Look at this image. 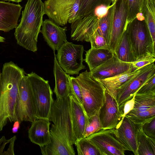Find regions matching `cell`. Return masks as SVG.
Returning <instances> with one entry per match:
<instances>
[{"instance_id":"32","label":"cell","mask_w":155,"mask_h":155,"mask_svg":"<svg viewBox=\"0 0 155 155\" xmlns=\"http://www.w3.org/2000/svg\"><path fill=\"white\" fill-rule=\"evenodd\" d=\"M125 116L129 117L137 127H140L145 122L155 117V107L146 111Z\"/></svg>"},{"instance_id":"21","label":"cell","mask_w":155,"mask_h":155,"mask_svg":"<svg viewBox=\"0 0 155 155\" xmlns=\"http://www.w3.org/2000/svg\"><path fill=\"white\" fill-rule=\"evenodd\" d=\"M69 95L71 98V112L73 129L77 140L84 137L86 114L82 106L72 96Z\"/></svg>"},{"instance_id":"22","label":"cell","mask_w":155,"mask_h":155,"mask_svg":"<svg viewBox=\"0 0 155 155\" xmlns=\"http://www.w3.org/2000/svg\"><path fill=\"white\" fill-rule=\"evenodd\" d=\"M114 53L109 48H91L86 51L84 59L90 71L111 58Z\"/></svg>"},{"instance_id":"20","label":"cell","mask_w":155,"mask_h":155,"mask_svg":"<svg viewBox=\"0 0 155 155\" xmlns=\"http://www.w3.org/2000/svg\"><path fill=\"white\" fill-rule=\"evenodd\" d=\"M53 73L55 80V86L53 92L56 98L67 97L70 94V75L66 73L60 66L56 58L55 51Z\"/></svg>"},{"instance_id":"11","label":"cell","mask_w":155,"mask_h":155,"mask_svg":"<svg viewBox=\"0 0 155 155\" xmlns=\"http://www.w3.org/2000/svg\"><path fill=\"white\" fill-rule=\"evenodd\" d=\"M127 0H117L114 5L111 38L109 48L114 53L127 26Z\"/></svg>"},{"instance_id":"48","label":"cell","mask_w":155,"mask_h":155,"mask_svg":"<svg viewBox=\"0 0 155 155\" xmlns=\"http://www.w3.org/2000/svg\"><path fill=\"white\" fill-rule=\"evenodd\" d=\"M5 41V38L4 37L0 36V42H4Z\"/></svg>"},{"instance_id":"50","label":"cell","mask_w":155,"mask_h":155,"mask_svg":"<svg viewBox=\"0 0 155 155\" xmlns=\"http://www.w3.org/2000/svg\"><path fill=\"white\" fill-rule=\"evenodd\" d=\"M117 0H111V4H114L115 3Z\"/></svg>"},{"instance_id":"23","label":"cell","mask_w":155,"mask_h":155,"mask_svg":"<svg viewBox=\"0 0 155 155\" xmlns=\"http://www.w3.org/2000/svg\"><path fill=\"white\" fill-rule=\"evenodd\" d=\"M139 70L134 71L131 69L113 77L98 80L101 82L107 91L116 99L119 87L136 74Z\"/></svg>"},{"instance_id":"2","label":"cell","mask_w":155,"mask_h":155,"mask_svg":"<svg viewBox=\"0 0 155 155\" xmlns=\"http://www.w3.org/2000/svg\"><path fill=\"white\" fill-rule=\"evenodd\" d=\"M45 14L44 4L42 0H28L14 33L18 45L33 52L37 51L38 36Z\"/></svg>"},{"instance_id":"41","label":"cell","mask_w":155,"mask_h":155,"mask_svg":"<svg viewBox=\"0 0 155 155\" xmlns=\"http://www.w3.org/2000/svg\"><path fill=\"white\" fill-rule=\"evenodd\" d=\"M80 0H76L70 10L68 17V22L71 23L74 20L79 11Z\"/></svg>"},{"instance_id":"30","label":"cell","mask_w":155,"mask_h":155,"mask_svg":"<svg viewBox=\"0 0 155 155\" xmlns=\"http://www.w3.org/2000/svg\"><path fill=\"white\" fill-rule=\"evenodd\" d=\"M137 139L138 155H155L146 136L140 127H137Z\"/></svg>"},{"instance_id":"5","label":"cell","mask_w":155,"mask_h":155,"mask_svg":"<svg viewBox=\"0 0 155 155\" xmlns=\"http://www.w3.org/2000/svg\"><path fill=\"white\" fill-rule=\"evenodd\" d=\"M27 75L31 88L35 117L37 119H48L54 100L48 81L33 72Z\"/></svg>"},{"instance_id":"12","label":"cell","mask_w":155,"mask_h":155,"mask_svg":"<svg viewBox=\"0 0 155 155\" xmlns=\"http://www.w3.org/2000/svg\"><path fill=\"white\" fill-rule=\"evenodd\" d=\"M99 19L94 13L75 20L71 23V39L89 42L91 37L98 29Z\"/></svg>"},{"instance_id":"27","label":"cell","mask_w":155,"mask_h":155,"mask_svg":"<svg viewBox=\"0 0 155 155\" xmlns=\"http://www.w3.org/2000/svg\"><path fill=\"white\" fill-rule=\"evenodd\" d=\"M111 5V0H80L79 9L74 20L94 13L99 6H110Z\"/></svg>"},{"instance_id":"26","label":"cell","mask_w":155,"mask_h":155,"mask_svg":"<svg viewBox=\"0 0 155 155\" xmlns=\"http://www.w3.org/2000/svg\"><path fill=\"white\" fill-rule=\"evenodd\" d=\"M142 13L155 45V0H144Z\"/></svg>"},{"instance_id":"25","label":"cell","mask_w":155,"mask_h":155,"mask_svg":"<svg viewBox=\"0 0 155 155\" xmlns=\"http://www.w3.org/2000/svg\"><path fill=\"white\" fill-rule=\"evenodd\" d=\"M114 54L119 60L123 62L130 63L136 60V58L126 30Z\"/></svg>"},{"instance_id":"29","label":"cell","mask_w":155,"mask_h":155,"mask_svg":"<svg viewBox=\"0 0 155 155\" xmlns=\"http://www.w3.org/2000/svg\"><path fill=\"white\" fill-rule=\"evenodd\" d=\"M74 144L78 155H102L99 149L86 137L77 140Z\"/></svg>"},{"instance_id":"4","label":"cell","mask_w":155,"mask_h":155,"mask_svg":"<svg viewBox=\"0 0 155 155\" xmlns=\"http://www.w3.org/2000/svg\"><path fill=\"white\" fill-rule=\"evenodd\" d=\"M75 78L81 88L83 108L86 115L89 117L97 113L103 105L106 88L87 70Z\"/></svg>"},{"instance_id":"44","label":"cell","mask_w":155,"mask_h":155,"mask_svg":"<svg viewBox=\"0 0 155 155\" xmlns=\"http://www.w3.org/2000/svg\"><path fill=\"white\" fill-rule=\"evenodd\" d=\"M20 123L18 121L14 122L13 127L12 129V132L13 133H17L20 127Z\"/></svg>"},{"instance_id":"7","label":"cell","mask_w":155,"mask_h":155,"mask_svg":"<svg viewBox=\"0 0 155 155\" xmlns=\"http://www.w3.org/2000/svg\"><path fill=\"white\" fill-rule=\"evenodd\" d=\"M84 51L83 45H75L67 41L57 51L56 58L60 66L66 73L78 75L80 71L86 68L83 64Z\"/></svg>"},{"instance_id":"14","label":"cell","mask_w":155,"mask_h":155,"mask_svg":"<svg viewBox=\"0 0 155 155\" xmlns=\"http://www.w3.org/2000/svg\"><path fill=\"white\" fill-rule=\"evenodd\" d=\"M137 127L128 117L125 116L121 123L113 129L117 140L126 150L138 155L137 134Z\"/></svg>"},{"instance_id":"38","label":"cell","mask_w":155,"mask_h":155,"mask_svg":"<svg viewBox=\"0 0 155 155\" xmlns=\"http://www.w3.org/2000/svg\"><path fill=\"white\" fill-rule=\"evenodd\" d=\"M140 127L146 136L155 138V117L145 122Z\"/></svg>"},{"instance_id":"15","label":"cell","mask_w":155,"mask_h":155,"mask_svg":"<svg viewBox=\"0 0 155 155\" xmlns=\"http://www.w3.org/2000/svg\"><path fill=\"white\" fill-rule=\"evenodd\" d=\"M76 0H46L45 14L58 25L63 26L68 23L69 13Z\"/></svg>"},{"instance_id":"19","label":"cell","mask_w":155,"mask_h":155,"mask_svg":"<svg viewBox=\"0 0 155 155\" xmlns=\"http://www.w3.org/2000/svg\"><path fill=\"white\" fill-rule=\"evenodd\" d=\"M28 136L33 143L43 147L51 142L50 121L47 119H37L31 122Z\"/></svg>"},{"instance_id":"36","label":"cell","mask_w":155,"mask_h":155,"mask_svg":"<svg viewBox=\"0 0 155 155\" xmlns=\"http://www.w3.org/2000/svg\"><path fill=\"white\" fill-rule=\"evenodd\" d=\"M91 48H109L105 38L96 31L91 37L90 41Z\"/></svg>"},{"instance_id":"3","label":"cell","mask_w":155,"mask_h":155,"mask_svg":"<svg viewBox=\"0 0 155 155\" xmlns=\"http://www.w3.org/2000/svg\"><path fill=\"white\" fill-rule=\"evenodd\" d=\"M48 120L53 123L50 129L51 142L73 146L77 139L73 127L70 95L54 100Z\"/></svg>"},{"instance_id":"45","label":"cell","mask_w":155,"mask_h":155,"mask_svg":"<svg viewBox=\"0 0 155 155\" xmlns=\"http://www.w3.org/2000/svg\"><path fill=\"white\" fill-rule=\"evenodd\" d=\"M136 18L139 20H144V18L142 12H138L136 15Z\"/></svg>"},{"instance_id":"33","label":"cell","mask_w":155,"mask_h":155,"mask_svg":"<svg viewBox=\"0 0 155 155\" xmlns=\"http://www.w3.org/2000/svg\"><path fill=\"white\" fill-rule=\"evenodd\" d=\"M16 136L7 140L4 136L0 139V155H14L15 142Z\"/></svg>"},{"instance_id":"40","label":"cell","mask_w":155,"mask_h":155,"mask_svg":"<svg viewBox=\"0 0 155 155\" xmlns=\"http://www.w3.org/2000/svg\"><path fill=\"white\" fill-rule=\"evenodd\" d=\"M134 95L130 99L126 101L122 107L119 108L122 118L119 125L122 121L124 117L133 109L134 102Z\"/></svg>"},{"instance_id":"35","label":"cell","mask_w":155,"mask_h":155,"mask_svg":"<svg viewBox=\"0 0 155 155\" xmlns=\"http://www.w3.org/2000/svg\"><path fill=\"white\" fill-rule=\"evenodd\" d=\"M155 56L148 55L141 57L136 59L131 62L129 63L133 71H136L141 68L154 63Z\"/></svg>"},{"instance_id":"16","label":"cell","mask_w":155,"mask_h":155,"mask_svg":"<svg viewBox=\"0 0 155 155\" xmlns=\"http://www.w3.org/2000/svg\"><path fill=\"white\" fill-rule=\"evenodd\" d=\"M67 27H62L49 19L43 21L40 32L53 51H58L67 41Z\"/></svg>"},{"instance_id":"10","label":"cell","mask_w":155,"mask_h":155,"mask_svg":"<svg viewBox=\"0 0 155 155\" xmlns=\"http://www.w3.org/2000/svg\"><path fill=\"white\" fill-rule=\"evenodd\" d=\"M99 149L102 155H124L126 150L113 129H102L86 137Z\"/></svg>"},{"instance_id":"37","label":"cell","mask_w":155,"mask_h":155,"mask_svg":"<svg viewBox=\"0 0 155 155\" xmlns=\"http://www.w3.org/2000/svg\"><path fill=\"white\" fill-rule=\"evenodd\" d=\"M127 1L128 10L127 25L136 18L137 14L139 12L138 0H127Z\"/></svg>"},{"instance_id":"43","label":"cell","mask_w":155,"mask_h":155,"mask_svg":"<svg viewBox=\"0 0 155 155\" xmlns=\"http://www.w3.org/2000/svg\"><path fill=\"white\" fill-rule=\"evenodd\" d=\"M146 136L152 150L155 153V138Z\"/></svg>"},{"instance_id":"28","label":"cell","mask_w":155,"mask_h":155,"mask_svg":"<svg viewBox=\"0 0 155 155\" xmlns=\"http://www.w3.org/2000/svg\"><path fill=\"white\" fill-rule=\"evenodd\" d=\"M114 5H112L110 8L105 16L100 18L97 30L105 38L109 47L111 38Z\"/></svg>"},{"instance_id":"34","label":"cell","mask_w":155,"mask_h":155,"mask_svg":"<svg viewBox=\"0 0 155 155\" xmlns=\"http://www.w3.org/2000/svg\"><path fill=\"white\" fill-rule=\"evenodd\" d=\"M74 99L83 106V98L80 86L76 78L70 77V94Z\"/></svg>"},{"instance_id":"46","label":"cell","mask_w":155,"mask_h":155,"mask_svg":"<svg viewBox=\"0 0 155 155\" xmlns=\"http://www.w3.org/2000/svg\"><path fill=\"white\" fill-rule=\"evenodd\" d=\"M144 0H138L139 12H142Z\"/></svg>"},{"instance_id":"1","label":"cell","mask_w":155,"mask_h":155,"mask_svg":"<svg viewBox=\"0 0 155 155\" xmlns=\"http://www.w3.org/2000/svg\"><path fill=\"white\" fill-rule=\"evenodd\" d=\"M26 73L12 61L4 63L0 87V131L9 122L16 121L15 110L21 79Z\"/></svg>"},{"instance_id":"47","label":"cell","mask_w":155,"mask_h":155,"mask_svg":"<svg viewBox=\"0 0 155 155\" xmlns=\"http://www.w3.org/2000/svg\"><path fill=\"white\" fill-rule=\"evenodd\" d=\"M5 1H9L18 3L21 2L23 0H5Z\"/></svg>"},{"instance_id":"8","label":"cell","mask_w":155,"mask_h":155,"mask_svg":"<svg viewBox=\"0 0 155 155\" xmlns=\"http://www.w3.org/2000/svg\"><path fill=\"white\" fill-rule=\"evenodd\" d=\"M154 74L155 65L153 63L140 69L136 74L120 87L117 90L116 98L119 108L131 98Z\"/></svg>"},{"instance_id":"24","label":"cell","mask_w":155,"mask_h":155,"mask_svg":"<svg viewBox=\"0 0 155 155\" xmlns=\"http://www.w3.org/2000/svg\"><path fill=\"white\" fill-rule=\"evenodd\" d=\"M154 107H155V91L136 93L133 107L126 115L136 114Z\"/></svg>"},{"instance_id":"49","label":"cell","mask_w":155,"mask_h":155,"mask_svg":"<svg viewBox=\"0 0 155 155\" xmlns=\"http://www.w3.org/2000/svg\"><path fill=\"white\" fill-rule=\"evenodd\" d=\"M2 81V73L0 71V87Z\"/></svg>"},{"instance_id":"13","label":"cell","mask_w":155,"mask_h":155,"mask_svg":"<svg viewBox=\"0 0 155 155\" xmlns=\"http://www.w3.org/2000/svg\"><path fill=\"white\" fill-rule=\"evenodd\" d=\"M99 117L103 129L115 128L122 118L116 99L106 89L105 100L99 112Z\"/></svg>"},{"instance_id":"18","label":"cell","mask_w":155,"mask_h":155,"mask_svg":"<svg viewBox=\"0 0 155 155\" xmlns=\"http://www.w3.org/2000/svg\"><path fill=\"white\" fill-rule=\"evenodd\" d=\"M22 8L19 4L0 1V31L8 32L16 28Z\"/></svg>"},{"instance_id":"42","label":"cell","mask_w":155,"mask_h":155,"mask_svg":"<svg viewBox=\"0 0 155 155\" xmlns=\"http://www.w3.org/2000/svg\"><path fill=\"white\" fill-rule=\"evenodd\" d=\"M112 5L110 6L103 5L99 6L95 9L94 13L99 18H102L106 15L109 9Z\"/></svg>"},{"instance_id":"17","label":"cell","mask_w":155,"mask_h":155,"mask_svg":"<svg viewBox=\"0 0 155 155\" xmlns=\"http://www.w3.org/2000/svg\"><path fill=\"white\" fill-rule=\"evenodd\" d=\"M131 69L129 63L120 61L114 54L111 58L90 72L93 77L100 80L113 77Z\"/></svg>"},{"instance_id":"6","label":"cell","mask_w":155,"mask_h":155,"mask_svg":"<svg viewBox=\"0 0 155 155\" xmlns=\"http://www.w3.org/2000/svg\"><path fill=\"white\" fill-rule=\"evenodd\" d=\"M126 30L136 59L148 55L155 56V45L145 20L136 18L128 23Z\"/></svg>"},{"instance_id":"31","label":"cell","mask_w":155,"mask_h":155,"mask_svg":"<svg viewBox=\"0 0 155 155\" xmlns=\"http://www.w3.org/2000/svg\"><path fill=\"white\" fill-rule=\"evenodd\" d=\"M102 129L103 128L99 119L98 112L89 117L86 115L84 137L89 136Z\"/></svg>"},{"instance_id":"9","label":"cell","mask_w":155,"mask_h":155,"mask_svg":"<svg viewBox=\"0 0 155 155\" xmlns=\"http://www.w3.org/2000/svg\"><path fill=\"white\" fill-rule=\"evenodd\" d=\"M16 121L32 122L37 119L33 107L30 85L27 75L21 79L15 110Z\"/></svg>"},{"instance_id":"39","label":"cell","mask_w":155,"mask_h":155,"mask_svg":"<svg viewBox=\"0 0 155 155\" xmlns=\"http://www.w3.org/2000/svg\"><path fill=\"white\" fill-rule=\"evenodd\" d=\"M152 91H155V74L151 77L136 93H142Z\"/></svg>"}]
</instances>
